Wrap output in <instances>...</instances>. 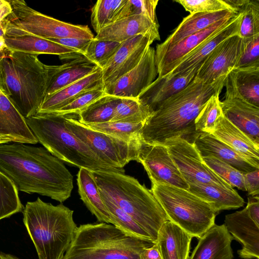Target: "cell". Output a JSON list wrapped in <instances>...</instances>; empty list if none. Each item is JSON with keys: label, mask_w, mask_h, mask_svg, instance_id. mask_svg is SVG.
Here are the masks:
<instances>
[{"label": "cell", "mask_w": 259, "mask_h": 259, "mask_svg": "<svg viewBox=\"0 0 259 259\" xmlns=\"http://www.w3.org/2000/svg\"><path fill=\"white\" fill-rule=\"evenodd\" d=\"M8 143L0 144V171L18 191L38 194L60 203L70 197L73 178L62 160L41 147Z\"/></svg>", "instance_id": "cell-1"}, {"label": "cell", "mask_w": 259, "mask_h": 259, "mask_svg": "<svg viewBox=\"0 0 259 259\" xmlns=\"http://www.w3.org/2000/svg\"><path fill=\"white\" fill-rule=\"evenodd\" d=\"M226 77L209 84L195 77L187 87L163 101L151 113L141 131L142 142L162 144L176 137L193 142L198 134L194 123L196 117L212 95L221 93Z\"/></svg>", "instance_id": "cell-2"}, {"label": "cell", "mask_w": 259, "mask_h": 259, "mask_svg": "<svg viewBox=\"0 0 259 259\" xmlns=\"http://www.w3.org/2000/svg\"><path fill=\"white\" fill-rule=\"evenodd\" d=\"M38 56L7 50L0 60V90L25 118L37 113L51 79Z\"/></svg>", "instance_id": "cell-3"}, {"label": "cell", "mask_w": 259, "mask_h": 259, "mask_svg": "<svg viewBox=\"0 0 259 259\" xmlns=\"http://www.w3.org/2000/svg\"><path fill=\"white\" fill-rule=\"evenodd\" d=\"M73 212L62 203L54 205L39 197L26 203L23 221L38 259H61L64 256L78 227Z\"/></svg>", "instance_id": "cell-4"}, {"label": "cell", "mask_w": 259, "mask_h": 259, "mask_svg": "<svg viewBox=\"0 0 259 259\" xmlns=\"http://www.w3.org/2000/svg\"><path fill=\"white\" fill-rule=\"evenodd\" d=\"M92 172L100 193L130 215L155 243L161 226L168 219L150 190L124 173Z\"/></svg>", "instance_id": "cell-5"}, {"label": "cell", "mask_w": 259, "mask_h": 259, "mask_svg": "<svg viewBox=\"0 0 259 259\" xmlns=\"http://www.w3.org/2000/svg\"><path fill=\"white\" fill-rule=\"evenodd\" d=\"M66 116L53 113L36 114L25 118L32 133L44 148L62 161L94 171L124 173L103 162L65 125Z\"/></svg>", "instance_id": "cell-6"}, {"label": "cell", "mask_w": 259, "mask_h": 259, "mask_svg": "<svg viewBox=\"0 0 259 259\" xmlns=\"http://www.w3.org/2000/svg\"><path fill=\"white\" fill-rule=\"evenodd\" d=\"M154 244L128 236L111 224L89 223L77 227L61 259H140Z\"/></svg>", "instance_id": "cell-7"}, {"label": "cell", "mask_w": 259, "mask_h": 259, "mask_svg": "<svg viewBox=\"0 0 259 259\" xmlns=\"http://www.w3.org/2000/svg\"><path fill=\"white\" fill-rule=\"evenodd\" d=\"M150 191L168 220L198 239L215 224L219 212L187 189L151 183Z\"/></svg>", "instance_id": "cell-8"}, {"label": "cell", "mask_w": 259, "mask_h": 259, "mask_svg": "<svg viewBox=\"0 0 259 259\" xmlns=\"http://www.w3.org/2000/svg\"><path fill=\"white\" fill-rule=\"evenodd\" d=\"M12 13L4 20V35H33L48 38H75L92 40L95 36L88 25L66 23L29 7L23 0L8 1Z\"/></svg>", "instance_id": "cell-9"}, {"label": "cell", "mask_w": 259, "mask_h": 259, "mask_svg": "<svg viewBox=\"0 0 259 259\" xmlns=\"http://www.w3.org/2000/svg\"><path fill=\"white\" fill-rule=\"evenodd\" d=\"M67 129L87 144L107 164L123 168L131 161H137L141 139L127 142L93 130L71 117H65Z\"/></svg>", "instance_id": "cell-10"}, {"label": "cell", "mask_w": 259, "mask_h": 259, "mask_svg": "<svg viewBox=\"0 0 259 259\" xmlns=\"http://www.w3.org/2000/svg\"><path fill=\"white\" fill-rule=\"evenodd\" d=\"M187 183L209 184L233 189L204 162L193 142L181 137L166 140L163 144Z\"/></svg>", "instance_id": "cell-11"}, {"label": "cell", "mask_w": 259, "mask_h": 259, "mask_svg": "<svg viewBox=\"0 0 259 259\" xmlns=\"http://www.w3.org/2000/svg\"><path fill=\"white\" fill-rule=\"evenodd\" d=\"M225 98L220 104L223 114L259 145V107L246 101L239 94L233 70L225 80Z\"/></svg>", "instance_id": "cell-12"}, {"label": "cell", "mask_w": 259, "mask_h": 259, "mask_svg": "<svg viewBox=\"0 0 259 259\" xmlns=\"http://www.w3.org/2000/svg\"><path fill=\"white\" fill-rule=\"evenodd\" d=\"M245 45L246 39L238 34L225 39L204 60L195 77L209 84L227 76L236 68Z\"/></svg>", "instance_id": "cell-13"}, {"label": "cell", "mask_w": 259, "mask_h": 259, "mask_svg": "<svg viewBox=\"0 0 259 259\" xmlns=\"http://www.w3.org/2000/svg\"><path fill=\"white\" fill-rule=\"evenodd\" d=\"M137 161L143 165L151 183L189 189L164 144H147L142 142Z\"/></svg>", "instance_id": "cell-14"}, {"label": "cell", "mask_w": 259, "mask_h": 259, "mask_svg": "<svg viewBox=\"0 0 259 259\" xmlns=\"http://www.w3.org/2000/svg\"><path fill=\"white\" fill-rule=\"evenodd\" d=\"M157 75L155 50L149 47L138 65L115 82L104 87V93L119 98H138Z\"/></svg>", "instance_id": "cell-15"}, {"label": "cell", "mask_w": 259, "mask_h": 259, "mask_svg": "<svg viewBox=\"0 0 259 259\" xmlns=\"http://www.w3.org/2000/svg\"><path fill=\"white\" fill-rule=\"evenodd\" d=\"M155 39L149 35H138L122 42L102 69L104 88L133 69Z\"/></svg>", "instance_id": "cell-16"}, {"label": "cell", "mask_w": 259, "mask_h": 259, "mask_svg": "<svg viewBox=\"0 0 259 259\" xmlns=\"http://www.w3.org/2000/svg\"><path fill=\"white\" fill-rule=\"evenodd\" d=\"M202 63L183 72L157 76L138 98L148 107L151 113L163 101L180 92L191 82Z\"/></svg>", "instance_id": "cell-17"}, {"label": "cell", "mask_w": 259, "mask_h": 259, "mask_svg": "<svg viewBox=\"0 0 259 259\" xmlns=\"http://www.w3.org/2000/svg\"><path fill=\"white\" fill-rule=\"evenodd\" d=\"M242 13H239L226 26L215 33L184 57L166 68L158 76L177 74L201 63L211 51L228 37L239 34Z\"/></svg>", "instance_id": "cell-18"}, {"label": "cell", "mask_w": 259, "mask_h": 259, "mask_svg": "<svg viewBox=\"0 0 259 259\" xmlns=\"http://www.w3.org/2000/svg\"><path fill=\"white\" fill-rule=\"evenodd\" d=\"M225 225L233 239L242 245L237 251L243 259H259V226L249 217L246 209L225 216Z\"/></svg>", "instance_id": "cell-19"}, {"label": "cell", "mask_w": 259, "mask_h": 259, "mask_svg": "<svg viewBox=\"0 0 259 259\" xmlns=\"http://www.w3.org/2000/svg\"><path fill=\"white\" fill-rule=\"evenodd\" d=\"M138 35H149L159 40L157 22L142 15L129 16L107 25L94 38L122 42Z\"/></svg>", "instance_id": "cell-20"}, {"label": "cell", "mask_w": 259, "mask_h": 259, "mask_svg": "<svg viewBox=\"0 0 259 259\" xmlns=\"http://www.w3.org/2000/svg\"><path fill=\"white\" fill-rule=\"evenodd\" d=\"M239 13L233 10L190 14L183 19L176 30L163 42L156 46L155 59L159 58L171 46L185 37L211 26L217 22Z\"/></svg>", "instance_id": "cell-21"}, {"label": "cell", "mask_w": 259, "mask_h": 259, "mask_svg": "<svg viewBox=\"0 0 259 259\" xmlns=\"http://www.w3.org/2000/svg\"><path fill=\"white\" fill-rule=\"evenodd\" d=\"M233 240L224 224H215L198 238L197 245L188 259H233Z\"/></svg>", "instance_id": "cell-22"}, {"label": "cell", "mask_w": 259, "mask_h": 259, "mask_svg": "<svg viewBox=\"0 0 259 259\" xmlns=\"http://www.w3.org/2000/svg\"><path fill=\"white\" fill-rule=\"evenodd\" d=\"M211 134L259 168V145L230 122L223 113L217 119Z\"/></svg>", "instance_id": "cell-23"}, {"label": "cell", "mask_w": 259, "mask_h": 259, "mask_svg": "<svg viewBox=\"0 0 259 259\" xmlns=\"http://www.w3.org/2000/svg\"><path fill=\"white\" fill-rule=\"evenodd\" d=\"M193 142L202 157L213 156L243 174L259 169L251 162L211 134L200 133Z\"/></svg>", "instance_id": "cell-24"}, {"label": "cell", "mask_w": 259, "mask_h": 259, "mask_svg": "<svg viewBox=\"0 0 259 259\" xmlns=\"http://www.w3.org/2000/svg\"><path fill=\"white\" fill-rule=\"evenodd\" d=\"M99 68L81 54L62 65H51V79L45 98L95 72Z\"/></svg>", "instance_id": "cell-25"}, {"label": "cell", "mask_w": 259, "mask_h": 259, "mask_svg": "<svg viewBox=\"0 0 259 259\" xmlns=\"http://www.w3.org/2000/svg\"><path fill=\"white\" fill-rule=\"evenodd\" d=\"M193 237L171 221L161 226L155 244L161 259H188Z\"/></svg>", "instance_id": "cell-26"}, {"label": "cell", "mask_w": 259, "mask_h": 259, "mask_svg": "<svg viewBox=\"0 0 259 259\" xmlns=\"http://www.w3.org/2000/svg\"><path fill=\"white\" fill-rule=\"evenodd\" d=\"M100 86H103V82L102 70L99 68L95 72L45 98L36 114L53 113L86 91Z\"/></svg>", "instance_id": "cell-27"}, {"label": "cell", "mask_w": 259, "mask_h": 259, "mask_svg": "<svg viewBox=\"0 0 259 259\" xmlns=\"http://www.w3.org/2000/svg\"><path fill=\"white\" fill-rule=\"evenodd\" d=\"M235 17L226 18L219 21L205 29L185 37L168 49L162 56L155 59L158 75L168 66L184 57L205 39L227 25Z\"/></svg>", "instance_id": "cell-28"}, {"label": "cell", "mask_w": 259, "mask_h": 259, "mask_svg": "<svg viewBox=\"0 0 259 259\" xmlns=\"http://www.w3.org/2000/svg\"><path fill=\"white\" fill-rule=\"evenodd\" d=\"M0 135L12 136L22 143L35 144L38 143L25 118L1 90Z\"/></svg>", "instance_id": "cell-29"}, {"label": "cell", "mask_w": 259, "mask_h": 259, "mask_svg": "<svg viewBox=\"0 0 259 259\" xmlns=\"http://www.w3.org/2000/svg\"><path fill=\"white\" fill-rule=\"evenodd\" d=\"M190 192L207 202L217 212L242 207L244 199L233 189L209 184L188 183Z\"/></svg>", "instance_id": "cell-30"}, {"label": "cell", "mask_w": 259, "mask_h": 259, "mask_svg": "<svg viewBox=\"0 0 259 259\" xmlns=\"http://www.w3.org/2000/svg\"><path fill=\"white\" fill-rule=\"evenodd\" d=\"M78 192L89 210L100 223L111 224L109 213L101 197L92 171L79 168L77 174Z\"/></svg>", "instance_id": "cell-31"}, {"label": "cell", "mask_w": 259, "mask_h": 259, "mask_svg": "<svg viewBox=\"0 0 259 259\" xmlns=\"http://www.w3.org/2000/svg\"><path fill=\"white\" fill-rule=\"evenodd\" d=\"M4 36L7 49L10 52L38 55H57L59 56L70 53H79L73 49L38 36L29 35L13 37Z\"/></svg>", "instance_id": "cell-32"}, {"label": "cell", "mask_w": 259, "mask_h": 259, "mask_svg": "<svg viewBox=\"0 0 259 259\" xmlns=\"http://www.w3.org/2000/svg\"><path fill=\"white\" fill-rule=\"evenodd\" d=\"M100 194L103 202L109 213L111 224L128 236L153 242L150 235L130 215L117 206L107 196L101 193Z\"/></svg>", "instance_id": "cell-33"}, {"label": "cell", "mask_w": 259, "mask_h": 259, "mask_svg": "<svg viewBox=\"0 0 259 259\" xmlns=\"http://www.w3.org/2000/svg\"><path fill=\"white\" fill-rule=\"evenodd\" d=\"M119 98L105 94L80 111L78 120L84 125L111 121Z\"/></svg>", "instance_id": "cell-34"}, {"label": "cell", "mask_w": 259, "mask_h": 259, "mask_svg": "<svg viewBox=\"0 0 259 259\" xmlns=\"http://www.w3.org/2000/svg\"><path fill=\"white\" fill-rule=\"evenodd\" d=\"M237 89L249 103L259 107V66L233 69Z\"/></svg>", "instance_id": "cell-35"}, {"label": "cell", "mask_w": 259, "mask_h": 259, "mask_svg": "<svg viewBox=\"0 0 259 259\" xmlns=\"http://www.w3.org/2000/svg\"><path fill=\"white\" fill-rule=\"evenodd\" d=\"M151 112L138 98H120L111 121L144 123Z\"/></svg>", "instance_id": "cell-36"}, {"label": "cell", "mask_w": 259, "mask_h": 259, "mask_svg": "<svg viewBox=\"0 0 259 259\" xmlns=\"http://www.w3.org/2000/svg\"><path fill=\"white\" fill-rule=\"evenodd\" d=\"M23 208L15 185L0 171V220L22 211Z\"/></svg>", "instance_id": "cell-37"}, {"label": "cell", "mask_w": 259, "mask_h": 259, "mask_svg": "<svg viewBox=\"0 0 259 259\" xmlns=\"http://www.w3.org/2000/svg\"><path fill=\"white\" fill-rule=\"evenodd\" d=\"M144 123L109 121L100 124L85 125L93 130L115 137L125 141L131 142L141 139L140 133Z\"/></svg>", "instance_id": "cell-38"}, {"label": "cell", "mask_w": 259, "mask_h": 259, "mask_svg": "<svg viewBox=\"0 0 259 259\" xmlns=\"http://www.w3.org/2000/svg\"><path fill=\"white\" fill-rule=\"evenodd\" d=\"M125 0H98L92 9L91 21L97 34L115 21V16Z\"/></svg>", "instance_id": "cell-39"}, {"label": "cell", "mask_w": 259, "mask_h": 259, "mask_svg": "<svg viewBox=\"0 0 259 259\" xmlns=\"http://www.w3.org/2000/svg\"><path fill=\"white\" fill-rule=\"evenodd\" d=\"M121 43L94 38L90 40L82 55L102 69L117 52Z\"/></svg>", "instance_id": "cell-40"}, {"label": "cell", "mask_w": 259, "mask_h": 259, "mask_svg": "<svg viewBox=\"0 0 259 259\" xmlns=\"http://www.w3.org/2000/svg\"><path fill=\"white\" fill-rule=\"evenodd\" d=\"M220 94V93H218L212 95L196 117L194 123L198 134L212 133L217 119L223 113Z\"/></svg>", "instance_id": "cell-41"}, {"label": "cell", "mask_w": 259, "mask_h": 259, "mask_svg": "<svg viewBox=\"0 0 259 259\" xmlns=\"http://www.w3.org/2000/svg\"><path fill=\"white\" fill-rule=\"evenodd\" d=\"M202 158L205 163L231 187L246 191L243 173L213 156Z\"/></svg>", "instance_id": "cell-42"}, {"label": "cell", "mask_w": 259, "mask_h": 259, "mask_svg": "<svg viewBox=\"0 0 259 259\" xmlns=\"http://www.w3.org/2000/svg\"><path fill=\"white\" fill-rule=\"evenodd\" d=\"M242 13L239 35L245 39L259 34V0H247L239 13Z\"/></svg>", "instance_id": "cell-43"}, {"label": "cell", "mask_w": 259, "mask_h": 259, "mask_svg": "<svg viewBox=\"0 0 259 259\" xmlns=\"http://www.w3.org/2000/svg\"><path fill=\"white\" fill-rule=\"evenodd\" d=\"M158 2V0H125L115 16V21L131 16L142 15L157 22L156 8Z\"/></svg>", "instance_id": "cell-44"}, {"label": "cell", "mask_w": 259, "mask_h": 259, "mask_svg": "<svg viewBox=\"0 0 259 259\" xmlns=\"http://www.w3.org/2000/svg\"><path fill=\"white\" fill-rule=\"evenodd\" d=\"M105 95L104 87L100 86L82 93L70 103L52 113L58 115L67 116L78 114L93 102Z\"/></svg>", "instance_id": "cell-45"}, {"label": "cell", "mask_w": 259, "mask_h": 259, "mask_svg": "<svg viewBox=\"0 0 259 259\" xmlns=\"http://www.w3.org/2000/svg\"><path fill=\"white\" fill-rule=\"evenodd\" d=\"M175 2L181 4L190 14L234 10L224 0H177Z\"/></svg>", "instance_id": "cell-46"}, {"label": "cell", "mask_w": 259, "mask_h": 259, "mask_svg": "<svg viewBox=\"0 0 259 259\" xmlns=\"http://www.w3.org/2000/svg\"><path fill=\"white\" fill-rule=\"evenodd\" d=\"M245 39V48L236 68L259 66V34Z\"/></svg>", "instance_id": "cell-47"}, {"label": "cell", "mask_w": 259, "mask_h": 259, "mask_svg": "<svg viewBox=\"0 0 259 259\" xmlns=\"http://www.w3.org/2000/svg\"><path fill=\"white\" fill-rule=\"evenodd\" d=\"M246 191L248 196H257L259 194V169L243 174Z\"/></svg>", "instance_id": "cell-48"}, {"label": "cell", "mask_w": 259, "mask_h": 259, "mask_svg": "<svg viewBox=\"0 0 259 259\" xmlns=\"http://www.w3.org/2000/svg\"><path fill=\"white\" fill-rule=\"evenodd\" d=\"M47 39L76 50L82 55L85 52L91 40L75 38H48Z\"/></svg>", "instance_id": "cell-49"}, {"label": "cell", "mask_w": 259, "mask_h": 259, "mask_svg": "<svg viewBox=\"0 0 259 259\" xmlns=\"http://www.w3.org/2000/svg\"><path fill=\"white\" fill-rule=\"evenodd\" d=\"M251 219L259 226V197L257 196H248V202L245 207Z\"/></svg>", "instance_id": "cell-50"}, {"label": "cell", "mask_w": 259, "mask_h": 259, "mask_svg": "<svg viewBox=\"0 0 259 259\" xmlns=\"http://www.w3.org/2000/svg\"><path fill=\"white\" fill-rule=\"evenodd\" d=\"M140 259H161L156 244L144 249L140 254Z\"/></svg>", "instance_id": "cell-51"}, {"label": "cell", "mask_w": 259, "mask_h": 259, "mask_svg": "<svg viewBox=\"0 0 259 259\" xmlns=\"http://www.w3.org/2000/svg\"><path fill=\"white\" fill-rule=\"evenodd\" d=\"M12 11L8 1L0 0V23L9 16Z\"/></svg>", "instance_id": "cell-52"}, {"label": "cell", "mask_w": 259, "mask_h": 259, "mask_svg": "<svg viewBox=\"0 0 259 259\" xmlns=\"http://www.w3.org/2000/svg\"><path fill=\"white\" fill-rule=\"evenodd\" d=\"M10 142L21 143L18 139L12 136L0 135V144Z\"/></svg>", "instance_id": "cell-53"}, {"label": "cell", "mask_w": 259, "mask_h": 259, "mask_svg": "<svg viewBox=\"0 0 259 259\" xmlns=\"http://www.w3.org/2000/svg\"><path fill=\"white\" fill-rule=\"evenodd\" d=\"M7 51V46L4 36H0V60L5 56Z\"/></svg>", "instance_id": "cell-54"}, {"label": "cell", "mask_w": 259, "mask_h": 259, "mask_svg": "<svg viewBox=\"0 0 259 259\" xmlns=\"http://www.w3.org/2000/svg\"><path fill=\"white\" fill-rule=\"evenodd\" d=\"M0 259H20L18 257L8 253L0 252Z\"/></svg>", "instance_id": "cell-55"}]
</instances>
